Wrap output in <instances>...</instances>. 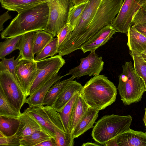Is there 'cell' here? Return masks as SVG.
<instances>
[{"instance_id":"obj_1","label":"cell","mask_w":146,"mask_h":146,"mask_svg":"<svg viewBox=\"0 0 146 146\" xmlns=\"http://www.w3.org/2000/svg\"><path fill=\"white\" fill-rule=\"evenodd\" d=\"M49 11L48 2L21 11L1 33V38L7 39L30 32L44 31L48 22Z\"/></svg>"},{"instance_id":"obj_2","label":"cell","mask_w":146,"mask_h":146,"mask_svg":"<svg viewBox=\"0 0 146 146\" xmlns=\"http://www.w3.org/2000/svg\"><path fill=\"white\" fill-rule=\"evenodd\" d=\"M80 93L89 107L100 111L115 102L117 88L107 77L99 74L87 81Z\"/></svg>"},{"instance_id":"obj_3","label":"cell","mask_w":146,"mask_h":146,"mask_svg":"<svg viewBox=\"0 0 146 146\" xmlns=\"http://www.w3.org/2000/svg\"><path fill=\"white\" fill-rule=\"evenodd\" d=\"M122 68V73L118 76L117 89L123 103L127 106L140 101L146 88L131 61L126 62Z\"/></svg>"},{"instance_id":"obj_4","label":"cell","mask_w":146,"mask_h":146,"mask_svg":"<svg viewBox=\"0 0 146 146\" xmlns=\"http://www.w3.org/2000/svg\"><path fill=\"white\" fill-rule=\"evenodd\" d=\"M132 120L130 115H105L96 123L92 136L96 142L104 146L109 140L129 129Z\"/></svg>"},{"instance_id":"obj_5","label":"cell","mask_w":146,"mask_h":146,"mask_svg":"<svg viewBox=\"0 0 146 146\" xmlns=\"http://www.w3.org/2000/svg\"><path fill=\"white\" fill-rule=\"evenodd\" d=\"M123 0H102L95 14L81 37L80 42L83 44L101 28L111 25L119 13Z\"/></svg>"},{"instance_id":"obj_6","label":"cell","mask_w":146,"mask_h":146,"mask_svg":"<svg viewBox=\"0 0 146 146\" xmlns=\"http://www.w3.org/2000/svg\"><path fill=\"white\" fill-rule=\"evenodd\" d=\"M102 0H89L76 27L70 35L58 47V54L68 55L78 49V42L94 17Z\"/></svg>"},{"instance_id":"obj_7","label":"cell","mask_w":146,"mask_h":146,"mask_svg":"<svg viewBox=\"0 0 146 146\" xmlns=\"http://www.w3.org/2000/svg\"><path fill=\"white\" fill-rule=\"evenodd\" d=\"M36 119L42 129L55 138V129L65 132L59 113L52 106L41 105L29 107L25 110Z\"/></svg>"},{"instance_id":"obj_8","label":"cell","mask_w":146,"mask_h":146,"mask_svg":"<svg viewBox=\"0 0 146 146\" xmlns=\"http://www.w3.org/2000/svg\"><path fill=\"white\" fill-rule=\"evenodd\" d=\"M49 16L44 31L57 36L67 22L70 8L74 5L72 0H54L48 2Z\"/></svg>"},{"instance_id":"obj_9","label":"cell","mask_w":146,"mask_h":146,"mask_svg":"<svg viewBox=\"0 0 146 146\" xmlns=\"http://www.w3.org/2000/svg\"><path fill=\"white\" fill-rule=\"evenodd\" d=\"M0 88L19 113L27 98L17 79L8 70L0 64Z\"/></svg>"},{"instance_id":"obj_10","label":"cell","mask_w":146,"mask_h":146,"mask_svg":"<svg viewBox=\"0 0 146 146\" xmlns=\"http://www.w3.org/2000/svg\"><path fill=\"white\" fill-rule=\"evenodd\" d=\"M36 62L37 75L31 88L30 95L58 74L60 69L65 63V60L59 54Z\"/></svg>"},{"instance_id":"obj_11","label":"cell","mask_w":146,"mask_h":146,"mask_svg":"<svg viewBox=\"0 0 146 146\" xmlns=\"http://www.w3.org/2000/svg\"><path fill=\"white\" fill-rule=\"evenodd\" d=\"M80 61V64L70 69L65 76L72 75L75 78L85 75L95 76L99 75L103 70L104 62L102 57L99 56L95 51L90 52Z\"/></svg>"},{"instance_id":"obj_12","label":"cell","mask_w":146,"mask_h":146,"mask_svg":"<svg viewBox=\"0 0 146 146\" xmlns=\"http://www.w3.org/2000/svg\"><path fill=\"white\" fill-rule=\"evenodd\" d=\"M145 0H124L117 17L111 25L118 32L127 33L131 27L135 13L140 8Z\"/></svg>"},{"instance_id":"obj_13","label":"cell","mask_w":146,"mask_h":146,"mask_svg":"<svg viewBox=\"0 0 146 146\" xmlns=\"http://www.w3.org/2000/svg\"><path fill=\"white\" fill-rule=\"evenodd\" d=\"M37 73L36 61L21 57L16 68L15 74L16 79L27 98L30 95V89Z\"/></svg>"},{"instance_id":"obj_14","label":"cell","mask_w":146,"mask_h":146,"mask_svg":"<svg viewBox=\"0 0 146 146\" xmlns=\"http://www.w3.org/2000/svg\"><path fill=\"white\" fill-rule=\"evenodd\" d=\"M106 146H146V132L130 129L104 144Z\"/></svg>"},{"instance_id":"obj_15","label":"cell","mask_w":146,"mask_h":146,"mask_svg":"<svg viewBox=\"0 0 146 146\" xmlns=\"http://www.w3.org/2000/svg\"><path fill=\"white\" fill-rule=\"evenodd\" d=\"M117 32V30L111 25L105 26L83 44L80 49L84 53L88 52L95 51L107 43Z\"/></svg>"},{"instance_id":"obj_16","label":"cell","mask_w":146,"mask_h":146,"mask_svg":"<svg viewBox=\"0 0 146 146\" xmlns=\"http://www.w3.org/2000/svg\"><path fill=\"white\" fill-rule=\"evenodd\" d=\"M18 119L19 125L15 134L20 140L26 136L43 129L38 121L25 110L20 113Z\"/></svg>"},{"instance_id":"obj_17","label":"cell","mask_w":146,"mask_h":146,"mask_svg":"<svg viewBox=\"0 0 146 146\" xmlns=\"http://www.w3.org/2000/svg\"><path fill=\"white\" fill-rule=\"evenodd\" d=\"M82 87L76 80L70 81L63 89L52 106L59 113L75 94L80 92Z\"/></svg>"},{"instance_id":"obj_18","label":"cell","mask_w":146,"mask_h":146,"mask_svg":"<svg viewBox=\"0 0 146 146\" xmlns=\"http://www.w3.org/2000/svg\"><path fill=\"white\" fill-rule=\"evenodd\" d=\"M64 76L58 74L52 77L27 98L25 103L28 104L29 107L43 105L44 98L50 88Z\"/></svg>"},{"instance_id":"obj_19","label":"cell","mask_w":146,"mask_h":146,"mask_svg":"<svg viewBox=\"0 0 146 146\" xmlns=\"http://www.w3.org/2000/svg\"><path fill=\"white\" fill-rule=\"evenodd\" d=\"M99 111L89 107L87 112L78 123L72 133L73 139L78 137L93 127V125L98 117Z\"/></svg>"},{"instance_id":"obj_20","label":"cell","mask_w":146,"mask_h":146,"mask_svg":"<svg viewBox=\"0 0 146 146\" xmlns=\"http://www.w3.org/2000/svg\"><path fill=\"white\" fill-rule=\"evenodd\" d=\"M54 0H0L2 7L18 13L38 5Z\"/></svg>"},{"instance_id":"obj_21","label":"cell","mask_w":146,"mask_h":146,"mask_svg":"<svg viewBox=\"0 0 146 146\" xmlns=\"http://www.w3.org/2000/svg\"><path fill=\"white\" fill-rule=\"evenodd\" d=\"M89 107L80 93L73 105L70 120V130L72 133Z\"/></svg>"},{"instance_id":"obj_22","label":"cell","mask_w":146,"mask_h":146,"mask_svg":"<svg viewBox=\"0 0 146 146\" xmlns=\"http://www.w3.org/2000/svg\"><path fill=\"white\" fill-rule=\"evenodd\" d=\"M127 45L130 51L142 53L146 50V36L131 27L127 33Z\"/></svg>"},{"instance_id":"obj_23","label":"cell","mask_w":146,"mask_h":146,"mask_svg":"<svg viewBox=\"0 0 146 146\" xmlns=\"http://www.w3.org/2000/svg\"><path fill=\"white\" fill-rule=\"evenodd\" d=\"M35 32H30L22 35L17 45L22 58L34 60L33 46Z\"/></svg>"},{"instance_id":"obj_24","label":"cell","mask_w":146,"mask_h":146,"mask_svg":"<svg viewBox=\"0 0 146 146\" xmlns=\"http://www.w3.org/2000/svg\"><path fill=\"white\" fill-rule=\"evenodd\" d=\"M74 79L72 76L68 79L62 81L59 80L55 82L48 90L44 99L43 105L53 106L64 87Z\"/></svg>"},{"instance_id":"obj_25","label":"cell","mask_w":146,"mask_h":146,"mask_svg":"<svg viewBox=\"0 0 146 146\" xmlns=\"http://www.w3.org/2000/svg\"><path fill=\"white\" fill-rule=\"evenodd\" d=\"M20 113L10 103L0 88V116L17 119Z\"/></svg>"},{"instance_id":"obj_26","label":"cell","mask_w":146,"mask_h":146,"mask_svg":"<svg viewBox=\"0 0 146 146\" xmlns=\"http://www.w3.org/2000/svg\"><path fill=\"white\" fill-rule=\"evenodd\" d=\"M50 33L44 30L35 32L34 38V55L40 52L54 38Z\"/></svg>"},{"instance_id":"obj_27","label":"cell","mask_w":146,"mask_h":146,"mask_svg":"<svg viewBox=\"0 0 146 146\" xmlns=\"http://www.w3.org/2000/svg\"><path fill=\"white\" fill-rule=\"evenodd\" d=\"M51 137H52L45 131L41 129L21 139L20 146H36Z\"/></svg>"},{"instance_id":"obj_28","label":"cell","mask_w":146,"mask_h":146,"mask_svg":"<svg viewBox=\"0 0 146 146\" xmlns=\"http://www.w3.org/2000/svg\"><path fill=\"white\" fill-rule=\"evenodd\" d=\"M19 125L17 119L7 118L0 116V131L6 136L15 134Z\"/></svg>"},{"instance_id":"obj_29","label":"cell","mask_w":146,"mask_h":146,"mask_svg":"<svg viewBox=\"0 0 146 146\" xmlns=\"http://www.w3.org/2000/svg\"><path fill=\"white\" fill-rule=\"evenodd\" d=\"M80 92L75 94L59 112L64 131L66 133L72 134L70 130V120L73 105Z\"/></svg>"},{"instance_id":"obj_30","label":"cell","mask_w":146,"mask_h":146,"mask_svg":"<svg viewBox=\"0 0 146 146\" xmlns=\"http://www.w3.org/2000/svg\"><path fill=\"white\" fill-rule=\"evenodd\" d=\"M88 1L73 5L70 8L67 24L70 25L74 30L80 19Z\"/></svg>"},{"instance_id":"obj_31","label":"cell","mask_w":146,"mask_h":146,"mask_svg":"<svg viewBox=\"0 0 146 146\" xmlns=\"http://www.w3.org/2000/svg\"><path fill=\"white\" fill-rule=\"evenodd\" d=\"M129 54L133 61V66L137 74L143 79L146 88V61L141 53L131 51Z\"/></svg>"},{"instance_id":"obj_32","label":"cell","mask_w":146,"mask_h":146,"mask_svg":"<svg viewBox=\"0 0 146 146\" xmlns=\"http://www.w3.org/2000/svg\"><path fill=\"white\" fill-rule=\"evenodd\" d=\"M22 35L7 38L0 43V58H5L15 50H18V44Z\"/></svg>"},{"instance_id":"obj_33","label":"cell","mask_w":146,"mask_h":146,"mask_svg":"<svg viewBox=\"0 0 146 146\" xmlns=\"http://www.w3.org/2000/svg\"><path fill=\"white\" fill-rule=\"evenodd\" d=\"M58 40L57 37L54 38L35 57V61L41 60L48 57H52L58 53Z\"/></svg>"},{"instance_id":"obj_34","label":"cell","mask_w":146,"mask_h":146,"mask_svg":"<svg viewBox=\"0 0 146 146\" xmlns=\"http://www.w3.org/2000/svg\"><path fill=\"white\" fill-rule=\"evenodd\" d=\"M55 139L56 146H73L74 144L72 134L66 133L60 130L55 129Z\"/></svg>"},{"instance_id":"obj_35","label":"cell","mask_w":146,"mask_h":146,"mask_svg":"<svg viewBox=\"0 0 146 146\" xmlns=\"http://www.w3.org/2000/svg\"><path fill=\"white\" fill-rule=\"evenodd\" d=\"M21 56V55L19 54L15 60L14 59L15 56L9 58H5L2 59L0 62V64L8 70L16 79V69Z\"/></svg>"},{"instance_id":"obj_36","label":"cell","mask_w":146,"mask_h":146,"mask_svg":"<svg viewBox=\"0 0 146 146\" xmlns=\"http://www.w3.org/2000/svg\"><path fill=\"white\" fill-rule=\"evenodd\" d=\"M20 140L15 134L13 135L6 136L0 131V145L20 146Z\"/></svg>"},{"instance_id":"obj_37","label":"cell","mask_w":146,"mask_h":146,"mask_svg":"<svg viewBox=\"0 0 146 146\" xmlns=\"http://www.w3.org/2000/svg\"><path fill=\"white\" fill-rule=\"evenodd\" d=\"M145 22H146V0H145L140 8L135 13L132 24H134Z\"/></svg>"},{"instance_id":"obj_38","label":"cell","mask_w":146,"mask_h":146,"mask_svg":"<svg viewBox=\"0 0 146 146\" xmlns=\"http://www.w3.org/2000/svg\"><path fill=\"white\" fill-rule=\"evenodd\" d=\"M73 30L72 27L68 24L62 27L56 36L58 40V47L70 35Z\"/></svg>"},{"instance_id":"obj_39","label":"cell","mask_w":146,"mask_h":146,"mask_svg":"<svg viewBox=\"0 0 146 146\" xmlns=\"http://www.w3.org/2000/svg\"><path fill=\"white\" fill-rule=\"evenodd\" d=\"M131 27L146 36V22L134 24Z\"/></svg>"},{"instance_id":"obj_40","label":"cell","mask_w":146,"mask_h":146,"mask_svg":"<svg viewBox=\"0 0 146 146\" xmlns=\"http://www.w3.org/2000/svg\"><path fill=\"white\" fill-rule=\"evenodd\" d=\"M11 17L8 11L4 13L0 17V31L3 30L4 23L7 21L11 19Z\"/></svg>"},{"instance_id":"obj_41","label":"cell","mask_w":146,"mask_h":146,"mask_svg":"<svg viewBox=\"0 0 146 146\" xmlns=\"http://www.w3.org/2000/svg\"><path fill=\"white\" fill-rule=\"evenodd\" d=\"M36 146H56L55 138L51 137L38 144Z\"/></svg>"},{"instance_id":"obj_42","label":"cell","mask_w":146,"mask_h":146,"mask_svg":"<svg viewBox=\"0 0 146 146\" xmlns=\"http://www.w3.org/2000/svg\"><path fill=\"white\" fill-rule=\"evenodd\" d=\"M82 146H102V145L100 143L96 142L95 143H91L87 142L85 143H84L82 145Z\"/></svg>"},{"instance_id":"obj_43","label":"cell","mask_w":146,"mask_h":146,"mask_svg":"<svg viewBox=\"0 0 146 146\" xmlns=\"http://www.w3.org/2000/svg\"><path fill=\"white\" fill-rule=\"evenodd\" d=\"M74 5H78L82 2L89 0H72Z\"/></svg>"},{"instance_id":"obj_44","label":"cell","mask_w":146,"mask_h":146,"mask_svg":"<svg viewBox=\"0 0 146 146\" xmlns=\"http://www.w3.org/2000/svg\"><path fill=\"white\" fill-rule=\"evenodd\" d=\"M145 113L144 115V116L143 119V120L145 124V126L146 127V108H145Z\"/></svg>"},{"instance_id":"obj_45","label":"cell","mask_w":146,"mask_h":146,"mask_svg":"<svg viewBox=\"0 0 146 146\" xmlns=\"http://www.w3.org/2000/svg\"><path fill=\"white\" fill-rule=\"evenodd\" d=\"M142 56L144 59L146 61V50L141 53Z\"/></svg>"}]
</instances>
